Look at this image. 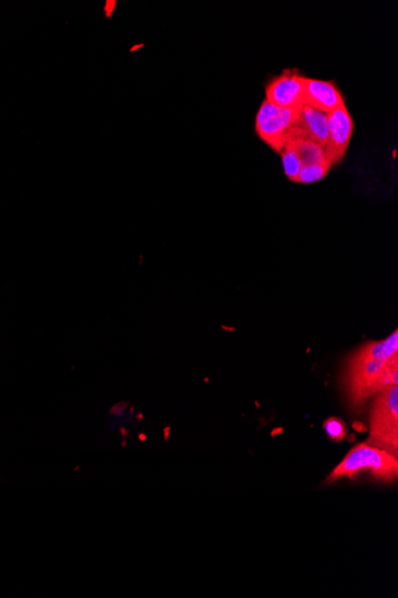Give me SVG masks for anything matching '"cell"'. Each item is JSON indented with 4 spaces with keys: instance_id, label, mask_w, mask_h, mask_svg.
I'll list each match as a JSON object with an SVG mask.
<instances>
[{
    "instance_id": "6da1fadb",
    "label": "cell",
    "mask_w": 398,
    "mask_h": 598,
    "mask_svg": "<svg viewBox=\"0 0 398 598\" xmlns=\"http://www.w3.org/2000/svg\"><path fill=\"white\" fill-rule=\"evenodd\" d=\"M391 386H398V359L389 362L362 359L354 354L346 361L341 387L352 410Z\"/></svg>"
},
{
    "instance_id": "7a4b0ae2",
    "label": "cell",
    "mask_w": 398,
    "mask_h": 598,
    "mask_svg": "<svg viewBox=\"0 0 398 598\" xmlns=\"http://www.w3.org/2000/svg\"><path fill=\"white\" fill-rule=\"evenodd\" d=\"M364 471H369L373 477L381 479L383 482H393L398 474L397 456L385 452L383 449L372 447L368 443H360L329 474L327 483L337 482L338 479L344 477L352 479Z\"/></svg>"
},
{
    "instance_id": "3957f363",
    "label": "cell",
    "mask_w": 398,
    "mask_h": 598,
    "mask_svg": "<svg viewBox=\"0 0 398 598\" xmlns=\"http://www.w3.org/2000/svg\"><path fill=\"white\" fill-rule=\"evenodd\" d=\"M368 445L397 456L398 387L391 386L377 394L370 416Z\"/></svg>"
},
{
    "instance_id": "277c9868",
    "label": "cell",
    "mask_w": 398,
    "mask_h": 598,
    "mask_svg": "<svg viewBox=\"0 0 398 598\" xmlns=\"http://www.w3.org/2000/svg\"><path fill=\"white\" fill-rule=\"evenodd\" d=\"M301 108H281L266 100L256 116L258 137L273 151L281 153L300 119Z\"/></svg>"
},
{
    "instance_id": "5b68a950",
    "label": "cell",
    "mask_w": 398,
    "mask_h": 598,
    "mask_svg": "<svg viewBox=\"0 0 398 598\" xmlns=\"http://www.w3.org/2000/svg\"><path fill=\"white\" fill-rule=\"evenodd\" d=\"M353 131L354 122L346 104L328 114V140L325 146V158L333 168L344 160Z\"/></svg>"
},
{
    "instance_id": "8992f818",
    "label": "cell",
    "mask_w": 398,
    "mask_h": 598,
    "mask_svg": "<svg viewBox=\"0 0 398 598\" xmlns=\"http://www.w3.org/2000/svg\"><path fill=\"white\" fill-rule=\"evenodd\" d=\"M306 77L297 70H284L266 85V101L281 108H301L306 94Z\"/></svg>"
},
{
    "instance_id": "52a82bcc",
    "label": "cell",
    "mask_w": 398,
    "mask_h": 598,
    "mask_svg": "<svg viewBox=\"0 0 398 598\" xmlns=\"http://www.w3.org/2000/svg\"><path fill=\"white\" fill-rule=\"evenodd\" d=\"M304 84H306V94H304L306 106L329 114L346 104L344 96L334 82L306 77Z\"/></svg>"
},
{
    "instance_id": "ba28073f",
    "label": "cell",
    "mask_w": 398,
    "mask_h": 598,
    "mask_svg": "<svg viewBox=\"0 0 398 598\" xmlns=\"http://www.w3.org/2000/svg\"><path fill=\"white\" fill-rule=\"evenodd\" d=\"M297 137L313 140L325 149L328 140V114L304 104L291 139Z\"/></svg>"
},
{
    "instance_id": "9c48e42d",
    "label": "cell",
    "mask_w": 398,
    "mask_h": 598,
    "mask_svg": "<svg viewBox=\"0 0 398 598\" xmlns=\"http://www.w3.org/2000/svg\"><path fill=\"white\" fill-rule=\"evenodd\" d=\"M354 355L362 359L389 362L398 359V332L394 331L385 341L370 342L354 351Z\"/></svg>"
},
{
    "instance_id": "30bf717a",
    "label": "cell",
    "mask_w": 398,
    "mask_h": 598,
    "mask_svg": "<svg viewBox=\"0 0 398 598\" xmlns=\"http://www.w3.org/2000/svg\"><path fill=\"white\" fill-rule=\"evenodd\" d=\"M300 157L302 165H312L325 162V149L315 141L304 137L292 138L288 143Z\"/></svg>"
},
{
    "instance_id": "8fae6325",
    "label": "cell",
    "mask_w": 398,
    "mask_h": 598,
    "mask_svg": "<svg viewBox=\"0 0 398 598\" xmlns=\"http://www.w3.org/2000/svg\"><path fill=\"white\" fill-rule=\"evenodd\" d=\"M333 169V166L325 160V162L303 166L300 175H298L297 184H313L323 180L328 175V172Z\"/></svg>"
},
{
    "instance_id": "7c38bea8",
    "label": "cell",
    "mask_w": 398,
    "mask_h": 598,
    "mask_svg": "<svg viewBox=\"0 0 398 598\" xmlns=\"http://www.w3.org/2000/svg\"><path fill=\"white\" fill-rule=\"evenodd\" d=\"M279 154L282 156L285 176L288 177L290 181L296 183L297 177L300 175V172L303 168L300 157H298L294 147H292L290 144H286L282 152Z\"/></svg>"
},
{
    "instance_id": "4fadbf2b",
    "label": "cell",
    "mask_w": 398,
    "mask_h": 598,
    "mask_svg": "<svg viewBox=\"0 0 398 598\" xmlns=\"http://www.w3.org/2000/svg\"><path fill=\"white\" fill-rule=\"evenodd\" d=\"M326 434L329 439L335 442H341L346 436V425L339 418H328L325 424H323Z\"/></svg>"
}]
</instances>
